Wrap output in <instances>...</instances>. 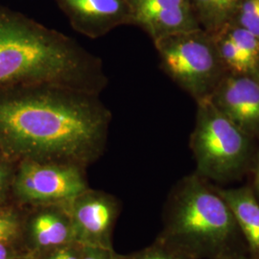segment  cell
Masks as SVG:
<instances>
[{
  "instance_id": "1",
  "label": "cell",
  "mask_w": 259,
  "mask_h": 259,
  "mask_svg": "<svg viewBox=\"0 0 259 259\" xmlns=\"http://www.w3.org/2000/svg\"><path fill=\"white\" fill-rule=\"evenodd\" d=\"M111 120L99 94L48 83L0 92V149L15 162L85 168L102 156Z\"/></svg>"
},
{
  "instance_id": "2",
  "label": "cell",
  "mask_w": 259,
  "mask_h": 259,
  "mask_svg": "<svg viewBox=\"0 0 259 259\" xmlns=\"http://www.w3.org/2000/svg\"><path fill=\"white\" fill-rule=\"evenodd\" d=\"M108 83L99 57L72 37L0 4V92L48 83L100 95Z\"/></svg>"
},
{
  "instance_id": "3",
  "label": "cell",
  "mask_w": 259,
  "mask_h": 259,
  "mask_svg": "<svg viewBox=\"0 0 259 259\" xmlns=\"http://www.w3.org/2000/svg\"><path fill=\"white\" fill-rule=\"evenodd\" d=\"M160 67L175 83L198 99L221 81L222 61L215 42L201 28L154 41Z\"/></svg>"
},
{
  "instance_id": "4",
  "label": "cell",
  "mask_w": 259,
  "mask_h": 259,
  "mask_svg": "<svg viewBox=\"0 0 259 259\" xmlns=\"http://www.w3.org/2000/svg\"><path fill=\"white\" fill-rule=\"evenodd\" d=\"M246 135L217 109L209 95L198 99L191 148L201 173L214 179L237 173L248 156Z\"/></svg>"
},
{
  "instance_id": "5",
  "label": "cell",
  "mask_w": 259,
  "mask_h": 259,
  "mask_svg": "<svg viewBox=\"0 0 259 259\" xmlns=\"http://www.w3.org/2000/svg\"><path fill=\"white\" fill-rule=\"evenodd\" d=\"M234 217L222 197L214 194L197 179H189L177 197L171 221L178 240L202 248L219 247L229 239Z\"/></svg>"
},
{
  "instance_id": "6",
  "label": "cell",
  "mask_w": 259,
  "mask_h": 259,
  "mask_svg": "<svg viewBox=\"0 0 259 259\" xmlns=\"http://www.w3.org/2000/svg\"><path fill=\"white\" fill-rule=\"evenodd\" d=\"M89 189L84 168L70 163L22 159L16 164L12 190L25 204H66Z\"/></svg>"
},
{
  "instance_id": "7",
  "label": "cell",
  "mask_w": 259,
  "mask_h": 259,
  "mask_svg": "<svg viewBox=\"0 0 259 259\" xmlns=\"http://www.w3.org/2000/svg\"><path fill=\"white\" fill-rule=\"evenodd\" d=\"M67 207L76 243L111 248V233L117 205L111 196L88 189L67 203Z\"/></svg>"
},
{
  "instance_id": "8",
  "label": "cell",
  "mask_w": 259,
  "mask_h": 259,
  "mask_svg": "<svg viewBox=\"0 0 259 259\" xmlns=\"http://www.w3.org/2000/svg\"><path fill=\"white\" fill-rule=\"evenodd\" d=\"M132 24L142 28L153 41L200 28L190 0H127Z\"/></svg>"
},
{
  "instance_id": "9",
  "label": "cell",
  "mask_w": 259,
  "mask_h": 259,
  "mask_svg": "<svg viewBox=\"0 0 259 259\" xmlns=\"http://www.w3.org/2000/svg\"><path fill=\"white\" fill-rule=\"evenodd\" d=\"M209 97L217 109L245 134L258 133V79L247 75L227 77Z\"/></svg>"
},
{
  "instance_id": "10",
  "label": "cell",
  "mask_w": 259,
  "mask_h": 259,
  "mask_svg": "<svg viewBox=\"0 0 259 259\" xmlns=\"http://www.w3.org/2000/svg\"><path fill=\"white\" fill-rule=\"evenodd\" d=\"M72 28L91 38L106 36L121 25L132 24L127 0H57Z\"/></svg>"
},
{
  "instance_id": "11",
  "label": "cell",
  "mask_w": 259,
  "mask_h": 259,
  "mask_svg": "<svg viewBox=\"0 0 259 259\" xmlns=\"http://www.w3.org/2000/svg\"><path fill=\"white\" fill-rule=\"evenodd\" d=\"M28 224L32 248L38 254L73 243L74 231L66 204H41Z\"/></svg>"
},
{
  "instance_id": "12",
  "label": "cell",
  "mask_w": 259,
  "mask_h": 259,
  "mask_svg": "<svg viewBox=\"0 0 259 259\" xmlns=\"http://www.w3.org/2000/svg\"><path fill=\"white\" fill-rule=\"evenodd\" d=\"M252 250H259V204L249 189L220 191Z\"/></svg>"
},
{
  "instance_id": "13",
  "label": "cell",
  "mask_w": 259,
  "mask_h": 259,
  "mask_svg": "<svg viewBox=\"0 0 259 259\" xmlns=\"http://www.w3.org/2000/svg\"><path fill=\"white\" fill-rule=\"evenodd\" d=\"M242 0H190L199 23L218 32L235 19Z\"/></svg>"
},
{
  "instance_id": "14",
  "label": "cell",
  "mask_w": 259,
  "mask_h": 259,
  "mask_svg": "<svg viewBox=\"0 0 259 259\" xmlns=\"http://www.w3.org/2000/svg\"><path fill=\"white\" fill-rule=\"evenodd\" d=\"M223 37H219L215 42L219 57L223 65L229 66L237 75H247L259 80V74L254 70L250 61L245 57L232 40L222 32Z\"/></svg>"
},
{
  "instance_id": "15",
  "label": "cell",
  "mask_w": 259,
  "mask_h": 259,
  "mask_svg": "<svg viewBox=\"0 0 259 259\" xmlns=\"http://www.w3.org/2000/svg\"><path fill=\"white\" fill-rule=\"evenodd\" d=\"M220 31L224 32L227 37L238 47L259 74V37L239 25L233 27L228 25Z\"/></svg>"
},
{
  "instance_id": "16",
  "label": "cell",
  "mask_w": 259,
  "mask_h": 259,
  "mask_svg": "<svg viewBox=\"0 0 259 259\" xmlns=\"http://www.w3.org/2000/svg\"><path fill=\"white\" fill-rule=\"evenodd\" d=\"M235 18L239 26L259 37V0H242Z\"/></svg>"
},
{
  "instance_id": "17",
  "label": "cell",
  "mask_w": 259,
  "mask_h": 259,
  "mask_svg": "<svg viewBox=\"0 0 259 259\" xmlns=\"http://www.w3.org/2000/svg\"><path fill=\"white\" fill-rule=\"evenodd\" d=\"M17 162L13 161L0 149V203L6 198L12 189L13 179Z\"/></svg>"
},
{
  "instance_id": "18",
  "label": "cell",
  "mask_w": 259,
  "mask_h": 259,
  "mask_svg": "<svg viewBox=\"0 0 259 259\" xmlns=\"http://www.w3.org/2000/svg\"><path fill=\"white\" fill-rule=\"evenodd\" d=\"M83 245L76 242L47 250L39 254L38 259H82Z\"/></svg>"
},
{
  "instance_id": "19",
  "label": "cell",
  "mask_w": 259,
  "mask_h": 259,
  "mask_svg": "<svg viewBox=\"0 0 259 259\" xmlns=\"http://www.w3.org/2000/svg\"><path fill=\"white\" fill-rule=\"evenodd\" d=\"M19 225L18 218L9 212H0V243H8L19 235Z\"/></svg>"
},
{
  "instance_id": "20",
  "label": "cell",
  "mask_w": 259,
  "mask_h": 259,
  "mask_svg": "<svg viewBox=\"0 0 259 259\" xmlns=\"http://www.w3.org/2000/svg\"><path fill=\"white\" fill-rule=\"evenodd\" d=\"M82 259H119L111 248L83 246Z\"/></svg>"
},
{
  "instance_id": "21",
  "label": "cell",
  "mask_w": 259,
  "mask_h": 259,
  "mask_svg": "<svg viewBox=\"0 0 259 259\" xmlns=\"http://www.w3.org/2000/svg\"><path fill=\"white\" fill-rule=\"evenodd\" d=\"M138 259H176L171 257V256H168L166 254H163V253H158V252H152V253H147V254H144L142 256H140Z\"/></svg>"
},
{
  "instance_id": "22",
  "label": "cell",
  "mask_w": 259,
  "mask_h": 259,
  "mask_svg": "<svg viewBox=\"0 0 259 259\" xmlns=\"http://www.w3.org/2000/svg\"><path fill=\"white\" fill-rule=\"evenodd\" d=\"M0 259H12L11 252L6 246V243H0Z\"/></svg>"
},
{
  "instance_id": "23",
  "label": "cell",
  "mask_w": 259,
  "mask_h": 259,
  "mask_svg": "<svg viewBox=\"0 0 259 259\" xmlns=\"http://www.w3.org/2000/svg\"><path fill=\"white\" fill-rule=\"evenodd\" d=\"M255 186H256V188H257L259 192V157L257 168H256V174H255Z\"/></svg>"
},
{
  "instance_id": "24",
  "label": "cell",
  "mask_w": 259,
  "mask_h": 259,
  "mask_svg": "<svg viewBox=\"0 0 259 259\" xmlns=\"http://www.w3.org/2000/svg\"><path fill=\"white\" fill-rule=\"evenodd\" d=\"M18 259H38V257L35 256V255H31V256H26V257H21V258Z\"/></svg>"
}]
</instances>
